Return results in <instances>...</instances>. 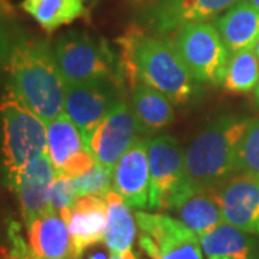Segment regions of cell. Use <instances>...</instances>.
<instances>
[{"label":"cell","instance_id":"d590c367","mask_svg":"<svg viewBox=\"0 0 259 259\" xmlns=\"http://www.w3.org/2000/svg\"><path fill=\"white\" fill-rule=\"evenodd\" d=\"M209 259H235V258H226V256H213V258Z\"/></svg>","mask_w":259,"mask_h":259},{"label":"cell","instance_id":"9c48e42d","mask_svg":"<svg viewBox=\"0 0 259 259\" xmlns=\"http://www.w3.org/2000/svg\"><path fill=\"white\" fill-rule=\"evenodd\" d=\"M120 101L115 81L74 83L66 85L64 112L74 121L87 144L100 122Z\"/></svg>","mask_w":259,"mask_h":259},{"label":"cell","instance_id":"836d02e7","mask_svg":"<svg viewBox=\"0 0 259 259\" xmlns=\"http://www.w3.org/2000/svg\"><path fill=\"white\" fill-rule=\"evenodd\" d=\"M253 51H255V54H256V56H258V59H259V39H258V42L255 44V47H253Z\"/></svg>","mask_w":259,"mask_h":259},{"label":"cell","instance_id":"74e56055","mask_svg":"<svg viewBox=\"0 0 259 259\" xmlns=\"http://www.w3.org/2000/svg\"><path fill=\"white\" fill-rule=\"evenodd\" d=\"M258 233H259V229H258Z\"/></svg>","mask_w":259,"mask_h":259},{"label":"cell","instance_id":"7c38bea8","mask_svg":"<svg viewBox=\"0 0 259 259\" xmlns=\"http://www.w3.org/2000/svg\"><path fill=\"white\" fill-rule=\"evenodd\" d=\"M223 222L246 232L259 229V179L241 173L218 186Z\"/></svg>","mask_w":259,"mask_h":259},{"label":"cell","instance_id":"ffe728a7","mask_svg":"<svg viewBox=\"0 0 259 259\" xmlns=\"http://www.w3.org/2000/svg\"><path fill=\"white\" fill-rule=\"evenodd\" d=\"M107 202V226L102 242L111 253H125L133 250L137 236L136 216L127 202L114 189L105 194Z\"/></svg>","mask_w":259,"mask_h":259},{"label":"cell","instance_id":"5b68a950","mask_svg":"<svg viewBox=\"0 0 259 259\" xmlns=\"http://www.w3.org/2000/svg\"><path fill=\"white\" fill-rule=\"evenodd\" d=\"M54 54L66 85L118 79L115 55L104 40L88 33L66 32L58 37Z\"/></svg>","mask_w":259,"mask_h":259},{"label":"cell","instance_id":"4dcf8cb0","mask_svg":"<svg viewBox=\"0 0 259 259\" xmlns=\"http://www.w3.org/2000/svg\"><path fill=\"white\" fill-rule=\"evenodd\" d=\"M110 259H137L133 250H128L125 253H111Z\"/></svg>","mask_w":259,"mask_h":259},{"label":"cell","instance_id":"484cf974","mask_svg":"<svg viewBox=\"0 0 259 259\" xmlns=\"http://www.w3.org/2000/svg\"><path fill=\"white\" fill-rule=\"evenodd\" d=\"M72 182L78 196H105L110 190H112V168L97 163L90 171L75 177Z\"/></svg>","mask_w":259,"mask_h":259},{"label":"cell","instance_id":"4fadbf2b","mask_svg":"<svg viewBox=\"0 0 259 259\" xmlns=\"http://www.w3.org/2000/svg\"><path fill=\"white\" fill-rule=\"evenodd\" d=\"M71 235L75 259L90 246L101 243L107 226L105 196H79L69 207L61 212Z\"/></svg>","mask_w":259,"mask_h":259},{"label":"cell","instance_id":"ac0fdd59","mask_svg":"<svg viewBox=\"0 0 259 259\" xmlns=\"http://www.w3.org/2000/svg\"><path fill=\"white\" fill-rule=\"evenodd\" d=\"M35 259H75L68 226L61 213L48 210L26 226Z\"/></svg>","mask_w":259,"mask_h":259},{"label":"cell","instance_id":"e575fe53","mask_svg":"<svg viewBox=\"0 0 259 259\" xmlns=\"http://www.w3.org/2000/svg\"><path fill=\"white\" fill-rule=\"evenodd\" d=\"M255 95H256V102L259 104V83L256 85V91H255Z\"/></svg>","mask_w":259,"mask_h":259},{"label":"cell","instance_id":"e0dca14e","mask_svg":"<svg viewBox=\"0 0 259 259\" xmlns=\"http://www.w3.org/2000/svg\"><path fill=\"white\" fill-rule=\"evenodd\" d=\"M167 210L176 213L179 221L196 232L197 236L212 231L223 222L218 186L180 189L170 200Z\"/></svg>","mask_w":259,"mask_h":259},{"label":"cell","instance_id":"2e32d148","mask_svg":"<svg viewBox=\"0 0 259 259\" xmlns=\"http://www.w3.org/2000/svg\"><path fill=\"white\" fill-rule=\"evenodd\" d=\"M238 2L241 0H160L151 10L150 20L158 33H168L207 22Z\"/></svg>","mask_w":259,"mask_h":259},{"label":"cell","instance_id":"9a60e30c","mask_svg":"<svg viewBox=\"0 0 259 259\" xmlns=\"http://www.w3.org/2000/svg\"><path fill=\"white\" fill-rule=\"evenodd\" d=\"M56 175L58 171L48 153L30 161L20 173L12 190L18 196L25 226L51 210V187Z\"/></svg>","mask_w":259,"mask_h":259},{"label":"cell","instance_id":"30bf717a","mask_svg":"<svg viewBox=\"0 0 259 259\" xmlns=\"http://www.w3.org/2000/svg\"><path fill=\"white\" fill-rule=\"evenodd\" d=\"M139 120L128 104L120 101L95 128L87 146L97 163L114 168V166L140 139Z\"/></svg>","mask_w":259,"mask_h":259},{"label":"cell","instance_id":"44dd1931","mask_svg":"<svg viewBox=\"0 0 259 259\" xmlns=\"http://www.w3.org/2000/svg\"><path fill=\"white\" fill-rule=\"evenodd\" d=\"M131 108L141 130L146 131L166 128L175 115L173 102L164 94L141 81L131 88Z\"/></svg>","mask_w":259,"mask_h":259},{"label":"cell","instance_id":"277c9868","mask_svg":"<svg viewBox=\"0 0 259 259\" xmlns=\"http://www.w3.org/2000/svg\"><path fill=\"white\" fill-rule=\"evenodd\" d=\"M2 156L6 183L13 189L30 161L48 153L47 122L8 83L0 100Z\"/></svg>","mask_w":259,"mask_h":259},{"label":"cell","instance_id":"5bb4252c","mask_svg":"<svg viewBox=\"0 0 259 259\" xmlns=\"http://www.w3.org/2000/svg\"><path fill=\"white\" fill-rule=\"evenodd\" d=\"M112 189L130 207L146 209L150 202L148 140L139 139L112 168Z\"/></svg>","mask_w":259,"mask_h":259},{"label":"cell","instance_id":"52a82bcc","mask_svg":"<svg viewBox=\"0 0 259 259\" xmlns=\"http://www.w3.org/2000/svg\"><path fill=\"white\" fill-rule=\"evenodd\" d=\"M140 248L151 259H203L197 233L163 213H134Z\"/></svg>","mask_w":259,"mask_h":259},{"label":"cell","instance_id":"d4e9b609","mask_svg":"<svg viewBox=\"0 0 259 259\" xmlns=\"http://www.w3.org/2000/svg\"><path fill=\"white\" fill-rule=\"evenodd\" d=\"M236 170L259 179V120H250L246 127L238 147Z\"/></svg>","mask_w":259,"mask_h":259},{"label":"cell","instance_id":"83f0119b","mask_svg":"<svg viewBox=\"0 0 259 259\" xmlns=\"http://www.w3.org/2000/svg\"><path fill=\"white\" fill-rule=\"evenodd\" d=\"M8 241H9L10 259H35L29 246V242L25 241L22 226L16 221L8 223Z\"/></svg>","mask_w":259,"mask_h":259},{"label":"cell","instance_id":"8fae6325","mask_svg":"<svg viewBox=\"0 0 259 259\" xmlns=\"http://www.w3.org/2000/svg\"><path fill=\"white\" fill-rule=\"evenodd\" d=\"M47 131L48 156L58 173L75 179L90 171L97 164L81 131L66 112L49 121Z\"/></svg>","mask_w":259,"mask_h":259},{"label":"cell","instance_id":"8d00e7d4","mask_svg":"<svg viewBox=\"0 0 259 259\" xmlns=\"http://www.w3.org/2000/svg\"><path fill=\"white\" fill-rule=\"evenodd\" d=\"M0 246H2V243H0Z\"/></svg>","mask_w":259,"mask_h":259},{"label":"cell","instance_id":"ba28073f","mask_svg":"<svg viewBox=\"0 0 259 259\" xmlns=\"http://www.w3.org/2000/svg\"><path fill=\"white\" fill-rule=\"evenodd\" d=\"M150 202L151 210H167L185 180V154L176 140L158 136L148 140Z\"/></svg>","mask_w":259,"mask_h":259},{"label":"cell","instance_id":"cb8c5ba5","mask_svg":"<svg viewBox=\"0 0 259 259\" xmlns=\"http://www.w3.org/2000/svg\"><path fill=\"white\" fill-rule=\"evenodd\" d=\"M259 83V59L255 51L246 49L232 54L223 75V88L229 93L252 91Z\"/></svg>","mask_w":259,"mask_h":259},{"label":"cell","instance_id":"d6986e66","mask_svg":"<svg viewBox=\"0 0 259 259\" xmlns=\"http://www.w3.org/2000/svg\"><path fill=\"white\" fill-rule=\"evenodd\" d=\"M229 54L253 49L259 39V10L241 0L214 22Z\"/></svg>","mask_w":259,"mask_h":259},{"label":"cell","instance_id":"6da1fadb","mask_svg":"<svg viewBox=\"0 0 259 259\" xmlns=\"http://www.w3.org/2000/svg\"><path fill=\"white\" fill-rule=\"evenodd\" d=\"M118 44L120 68L130 88L141 81L164 94L173 104L192 100L194 78L173 44L146 35L139 28L128 29Z\"/></svg>","mask_w":259,"mask_h":259},{"label":"cell","instance_id":"7402d4cb","mask_svg":"<svg viewBox=\"0 0 259 259\" xmlns=\"http://www.w3.org/2000/svg\"><path fill=\"white\" fill-rule=\"evenodd\" d=\"M199 241L202 249L209 258L226 256L235 259H250L253 249L252 239L246 235V232L226 222H222L212 231L200 235Z\"/></svg>","mask_w":259,"mask_h":259},{"label":"cell","instance_id":"4316f807","mask_svg":"<svg viewBox=\"0 0 259 259\" xmlns=\"http://www.w3.org/2000/svg\"><path fill=\"white\" fill-rule=\"evenodd\" d=\"M79 196L75 190L72 179L58 173L51 187V210L61 213L69 207Z\"/></svg>","mask_w":259,"mask_h":259},{"label":"cell","instance_id":"603a6c76","mask_svg":"<svg viewBox=\"0 0 259 259\" xmlns=\"http://www.w3.org/2000/svg\"><path fill=\"white\" fill-rule=\"evenodd\" d=\"M22 9L47 32L72 23L85 12L83 0H23Z\"/></svg>","mask_w":259,"mask_h":259},{"label":"cell","instance_id":"d6a6232c","mask_svg":"<svg viewBox=\"0 0 259 259\" xmlns=\"http://www.w3.org/2000/svg\"><path fill=\"white\" fill-rule=\"evenodd\" d=\"M248 2H249L250 5H252V6H253L255 9L259 10V0H248Z\"/></svg>","mask_w":259,"mask_h":259},{"label":"cell","instance_id":"7a4b0ae2","mask_svg":"<svg viewBox=\"0 0 259 259\" xmlns=\"http://www.w3.org/2000/svg\"><path fill=\"white\" fill-rule=\"evenodd\" d=\"M6 69L19 98L47 124L64 112L66 83L48 42L16 39Z\"/></svg>","mask_w":259,"mask_h":259},{"label":"cell","instance_id":"f546056e","mask_svg":"<svg viewBox=\"0 0 259 259\" xmlns=\"http://www.w3.org/2000/svg\"><path fill=\"white\" fill-rule=\"evenodd\" d=\"M15 15L13 12V8L9 3V0H0V19L6 20V19H10Z\"/></svg>","mask_w":259,"mask_h":259},{"label":"cell","instance_id":"8992f818","mask_svg":"<svg viewBox=\"0 0 259 259\" xmlns=\"http://www.w3.org/2000/svg\"><path fill=\"white\" fill-rule=\"evenodd\" d=\"M175 47L196 81L222 83L229 52L214 23H193L177 30Z\"/></svg>","mask_w":259,"mask_h":259},{"label":"cell","instance_id":"f1b7e54d","mask_svg":"<svg viewBox=\"0 0 259 259\" xmlns=\"http://www.w3.org/2000/svg\"><path fill=\"white\" fill-rule=\"evenodd\" d=\"M12 40H10L9 33L5 28V20L0 19V71L6 68L8 59H9L10 49H12Z\"/></svg>","mask_w":259,"mask_h":259},{"label":"cell","instance_id":"3957f363","mask_svg":"<svg viewBox=\"0 0 259 259\" xmlns=\"http://www.w3.org/2000/svg\"><path fill=\"white\" fill-rule=\"evenodd\" d=\"M250 120L221 117L202 130L185 153L180 189L216 187L236 170V154ZM179 189V190H180Z\"/></svg>","mask_w":259,"mask_h":259},{"label":"cell","instance_id":"1f68e13d","mask_svg":"<svg viewBox=\"0 0 259 259\" xmlns=\"http://www.w3.org/2000/svg\"><path fill=\"white\" fill-rule=\"evenodd\" d=\"M0 259H10L9 248H8V246H5V245H2V246H0Z\"/></svg>","mask_w":259,"mask_h":259}]
</instances>
